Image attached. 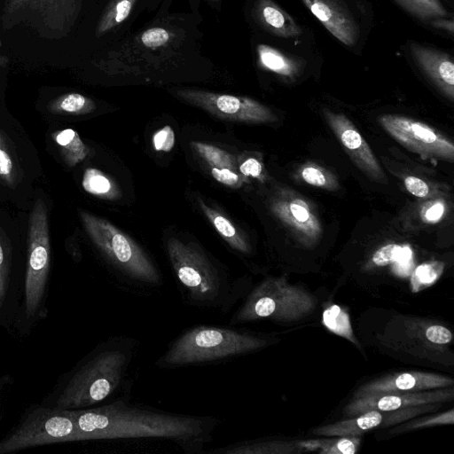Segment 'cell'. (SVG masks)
<instances>
[{
    "instance_id": "f546056e",
    "label": "cell",
    "mask_w": 454,
    "mask_h": 454,
    "mask_svg": "<svg viewBox=\"0 0 454 454\" xmlns=\"http://www.w3.org/2000/svg\"><path fill=\"white\" fill-rule=\"evenodd\" d=\"M190 145L210 168H228L238 171L236 157L229 152L203 142L192 141Z\"/></svg>"
},
{
    "instance_id": "44dd1931",
    "label": "cell",
    "mask_w": 454,
    "mask_h": 454,
    "mask_svg": "<svg viewBox=\"0 0 454 454\" xmlns=\"http://www.w3.org/2000/svg\"><path fill=\"white\" fill-rule=\"evenodd\" d=\"M198 203L220 236L236 251L249 254L251 246L245 235L225 215L207 206L201 199Z\"/></svg>"
},
{
    "instance_id": "f1b7e54d",
    "label": "cell",
    "mask_w": 454,
    "mask_h": 454,
    "mask_svg": "<svg viewBox=\"0 0 454 454\" xmlns=\"http://www.w3.org/2000/svg\"><path fill=\"white\" fill-rule=\"evenodd\" d=\"M450 207L447 197L427 199L417 205L414 215L420 224L432 225L442 221L450 212Z\"/></svg>"
},
{
    "instance_id": "52a82bcc",
    "label": "cell",
    "mask_w": 454,
    "mask_h": 454,
    "mask_svg": "<svg viewBox=\"0 0 454 454\" xmlns=\"http://www.w3.org/2000/svg\"><path fill=\"white\" fill-rule=\"evenodd\" d=\"M83 0H4V29L22 27L39 37L56 40L67 37L74 27Z\"/></svg>"
},
{
    "instance_id": "7bdbcfd3",
    "label": "cell",
    "mask_w": 454,
    "mask_h": 454,
    "mask_svg": "<svg viewBox=\"0 0 454 454\" xmlns=\"http://www.w3.org/2000/svg\"><path fill=\"white\" fill-rule=\"evenodd\" d=\"M9 269L4 251L0 241V301L3 303L8 288Z\"/></svg>"
},
{
    "instance_id": "6da1fadb",
    "label": "cell",
    "mask_w": 454,
    "mask_h": 454,
    "mask_svg": "<svg viewBox=\"0 0 454 454\" xmlns=\"http://www.w3.org/2000/svg\"><path fill=\"white\" fill-rule=\"evenodd\" d=\"M77 441L164 439L188 454L204 453L219 419L173 413L129 403L123 398L91 408L70 410Z\"/></svg>"
},
{
    "instance_id": "74e56055",
    "label": "cell",
    "mask_w": 454,
    "mask_h": 454,
    "mask_svg": "<svg viewBox=\"0 0 454 454\" xmlns=\"http://www.w3.org/2000/svg\"><path fill=\"white\" fill-rule=\"evenodd\" d=\"M409 248L407 246L387 244L380 247L372 255V261L377 266L395 263Z\"/></svg>"
},
{
    "instance_id": "5b68a950",
    "label": "cell",
    "mask_w": 454,
    "mask_h": 454,
    "mask_svg": "<svg viewBox=\"0 0 454 454\" xmlns=\"http://www.w3.org/2000/svg\"><path fill=\"white\" fill-rule=\"evenodd\" d=\"M80 218L92 243L126 281L144 290L162 283L161 274L152 259L125 232L83 210L80 211Z\"/></svg>"
},
{
    "instance_id": "4316f807",
    "label": "cell",
    "mask_w": 454,
    "mask_h": 454,
    "mask_svg": "<svg viewBox=\"0 0 454 454\" xmlns=\"http://www.w3.org/2000/svg\"><path fill=\"white\" fill-rule=\"evenodd\" d=\"M137 0H109L96 28L98 37L122 23L130 14Z\"/></svg>"
},
{
    "instance_id": "b9f144b4",
    "label": "cell",
    "mask_w": 454,
    "mask_h": 454,
    "mask_svg": "<svg viewBox=\"0 0 454 454\" xmlns=\"http://www.w3.org/2000/svg\"><path fill=\"white\" fill-rule=\"evenodd\" d=\"M393 270L399 277L409 276L412 270V251L409 247L406 252L393 263Z\"/></svg>"
},
{
    "instance_id": "bcb514c9",
    "label": "cell",
    "mask_w": 454,
    "mask_h": 454,
    "mask_svg": "<svg viewBox=\"0 0 454 454\" xmlns=\"http://www.w3.org/2000/svg\"><path fill=\"white\" fill-rule=\"evenodd\" d=\"M2 304H3V303L0 301V307L2 306Z\"/></svg>"
},
{
    "instance_id": "8fae6325",
    "label": "cell",
    "mask_w": 454,
    "mask_h": 454,
    "mask_svg": "<svg viewBox=\"0 0 454 454\" xmlns=\"http://www.w3.org/2000/svg\"><path fill=\"white\" fill-rule=\"evenodd\" d=\"M173 94L187 104L228 121L245 123H269L278 120L268 106L247 97L197 89H180L175 90Z\"/></svg>"
},
{
    "instance_id": "d4e9b609",
    "label": "cell",
    "mask_w": 454,
    "mask_h": 454,
    "mask_svg": "<svg viewBox=\"0 0 454 454\" xmlns=\"http://www.w3.org/2000/svg\"><path fill=\"white\" fill-rule=\"evenodd\" d=\"M82 185L88 193L105 200H117L121 192L115 183L104 172L94 168L85 169Z\"/></svg>"
},
{
    "instance_id": "836d02e7",
    "label": "cell",
    "mask_w": 454,
    "mask_h": 454,
    "mask_svg": "<svg viewBox=\"0 0 454 454\" xmlns=\"http://www.w3.org/2000/svg\"><path fill=\"white\" fill-rule=\"evenodd\" d=\"M410 13L420 19H431L448 15L440 0H395Z\"/></svg>"
},
{
    "instance_id": "ee69618b",
    "label": "cell",
    "mask_w": 454,
    "mask_h": 454,
    "mask_svg": "<svg viewBox=\"0 0 454 454\" xmlns=\"http://www.w3.org/2000/svg\"><path fill=\"white\" fill-rule=\"evenodd\" d=\"M434 25L440 28L449 30L451 34L453 33V22L452 20H436Z\"/></svg>"
},
{
    "instance_id": "5bb4252c",
    "label": "cell",
    "mask_w": 454,
    "mask_h": 454,
    "mask_svg": "<svg viewBox=\"0 0 454 454\" xmlns=\"http://www.w3.org/2000/svg\"><path fill=\"white\" fill-rule=\"evenodd\" d=\"M323 115L356 167L373 181L387 184L376 156L355 124L345 114L329 109H324Z\"/></svg>"
},
{
    "instance_id": "ac0fdd59",
    "label": "cell",
    "mask_w": 454,
    "mask_h": 454,
    "mask_svg": "<svg viewBox=\"0 0 454 454\" xmlns=\"http://www.w3.org/2000/svg\"><path fill=\"white\" fill-rule=\"evenodd\" d=\"M411 53L418 67L450 101L454 100V63L452 58L437 50L411 43Z\"/></svg>"
},
{
    "instance_id": "9c48e42d",
    "label": "cell",
    "mask_w": 454,
    "mask_h": 454,
    "mask_svg": "<svg viewBox=\"0 0 454 454\" xmlns=\"http://www.w3.org/2000/svg\"><path fill=\"white\" fill-rule=\"evenodd\" d=\"M50 233L47 207L39 198L28 220L27 263L25 278V308L33 317L43 300L50 269Z\"/></svg>"
},
{
    "instance_id": "e0dca14e",
    "label": "cell",
    "mask_w": 454,
    "mask_h": 454,
    "mask_svg": "<svg viewBox=\"0 0 454 454\" xmlns=\"http://www.w3.org/2000/svg\"><path fill=\"white\" fill-rule=\"evenodd\" d=\"M453 380L440 374L407 372L387 375L362 386L353 398L387 393L418 392L451 386Z\"/></svg>"
},
{
    "instance_id": "7c38bea8",
    "label": "cell",
    "mask_w": 454,
    "mask_h": 454,
    "mask_svg": "<svg viewBox=\"0 0 454 454\" xmlns=\"http://www.w3.org/2000/svg\"><path fill=\"white\" fill-rule=\"evenodd\" d=\"M378 121L387 133L408 150L425 157L453 161V142L428 124L399 114H383Z\"/></svg>"
},
{
    "instance_id": "1f68e13d",
    "label": "cell",
    "mask_w": 454,
    "mask_h": 454,
    "mask_svg": "<svg viewBox=\"0 0 454 454\" xmlns=\"http://www.w3.org/2000/svg\"><path fill=\"white\" fill-rule=\"evenodd\" d=\"M235 157L237 169L245 181L254 178L264 182L267 179L268 175L261 153L246 152Z\"/></svg>"
},
{
    "instance_id": "2e32d148",
    "label": "cell",
    "mask_w": 454,
    "mask_h": 454,
    "mask_svg": "<svg viewBox=\"0 0 454 454\" xmlns=\"http://www.w3.org/2000/svg\"><path fill=\"white\" fill-rule=\"evenodd\" d=\"M452 397V389L371 395L353 398L344 408V413L348 416H356L372 410L389 411L411 406L442 403L451 400Z\"/></svg>"
},
{
    "instance_id": "ffe728a7",
    "label": "cell",
    "mask_w": 454,
    "mask_h": 454,
    "mask_svg": "<svg viewBox=\"0 0 454 454\" xmlns=\"http://www.w3.org/2000/svg\"><path fill=\"white\" fill-rule=\"evenodd\" d=\"M254 15L264 29L278 36L291 37L301 33L291 17L271 0H256Z\"/></svg>"
},
{
    "instance_id": "4dcf8cb0",
    "label": "cell",
    "mask_w": 454,
    "mask_h": 454,
    "mask_svg": "<svg viewBox=\"0 0 454 454\" xmlns=\"http://www.w3.org/2000/svg\"><path fill=\"white\" fill-rule=\"evenodd\" d=\"M323 324L332 333L356 343L348 314L340 306L333 304L324 310Z\"/></svg>"
},
{
    "instance_id": "f35d334b",
    "label": "cell",
    "mask_w": 454,
    "mask_h": 454,
    "mask_svg": "<svg viewBox=\"0 0 454 454\" xmlns=\"http://www.w3.org/2000/svg\"><path fill=\"white\" fill-rule=\"evenodd\" d=\"M153 148L159 152H170L176 142L175 132L171 126L166 125L157 130L152 138Z\"/></svg>"
},
{
    "instance_id": "7a4b0ae2",
    "label": "cell",
    "mask_w": 454,
    "mask_h": 454,
    "mask_svg": "<svg viewBox=\"0 0 454 454\" xmlns=\"http://www.w3.org/2000/svg\"><path fill=\"white\" fill-rule=\"evenodd\" d=\"M167 253L189 305L226 313L242 297V284L232 279L197 244L172 238L167 242Z\"/></svg>"
},
{
    "instance_id": "d6986e66",
    "label": "cell",
    "mask_w": 454,
    "mask_h": 454,
    "mask_svg": "<svg viewBox=\"0 0 454 454\" xmlns=\"http://www.w3.org/2000/svg\"><path fill=\"white\" fill-rule=\"evenodd\" d=\"M311 13L339 41L353 45L357 28L348 11L334 0H302Z\"/></svg>"
},
{
    "instance_id": "9a60e30c",
    "label": "cell",
    "mask_w": 454,
    "mask_h": 454,
    "mask_svg": "<svg viewBox=\"0 0 454 454\" xmlns=\"http://www.w3.org/2000/svg\"><path fill=\"white\" fill-rule=\"evenodd\" d=\"M438 403L411 406L399 410L368 411L352 419L317 427L311 434L323 436H359L372 428L399 424L424 412L435 409Z\"/></svg>"
},
{
    "instance_id": "30bf717a",
    "label": "cell",
    "mask_w": 454,
    "mask_h": 454,
    "mask_svg": "<svg viewBox=\"0 0 454 454\" xmlns=\"http://www.w3.org/2000/svg\"><path fill=\"white\" fill-rule=\"evenodd\" d=\"M269 208L297 243L312 248L319 242L322 223L314 204L303 194L288 186L276 187L270 198Z\"/></svg>"
},
{
    "instance_id": "ba28073f",
    "label": "cell",
    "mask_w": 454,
    "mask_h": 454,
    "mask_svg": "<svg viewBox=\"0 0 454 454\" xmlns=\"http://www.w3.org/2000/svg\"><path fill=\"white\" fill-rule=\"evenodd\" d=\"M66 442H77L70 410L42 407L27 413L20 425L0 441V454Z\"/></svg>"
},
{
    "instance_id": "277c9868",
    "label": "cell",
    "mask_w": 454,
    "mask_h": 454,
    "mask_svg": "<svg viewBox=\"0 0 454 454\" xmlns=\"http://www.w3.org/2000/svg\"><path fill=\"white\" fill-rule=\"evenodd\" d=\"M267 345V340L249 332L217 325H194L172 340L155 364L160 369H174L211 364L243 356Z\"/></svg>"
},
{
    "instance_id": "3957f363",
    "label": "cell",
    "mask_w": 454,
    "mask_h": 454,
    "mask_svg": "<svg viewBox=\"0 0 454 454\" xmlns=\"http://www.w3.org/2000/svg\"><path fill=\"white\" fill-rule=\"evenodd\" d=\"M137 341L114 336L102 343L74 373L62 390L56 407L85 409L114 394L127 375Z\"/></svg>"
},
{
    "instance_id": "d590c367",
    "label": "cell",
    "mask_w": 454,
    "mask_h": 454,
    "mask_svg": "<svg viewBox=\"0 0 454 454\" xmlns=\"http://www.w3.org/2000/svg\"><path fill=\"white\" fill-rule=\"evenodd\" d=\"M405 189L413 196L422 200L447 197V193L440 184L429 183L415 176H406L403 177Z\"/></svg>"
},
{
    "instance_id": "e575fe53",
    "label": "cell",
    "mask_w": 454,
    "mask_h": 454,
    "mask_svg": "<svg viewBox=\"0 0 454 454\" xmlns=\"http://www.w3.org/2000/svg\"><path fill=\"white\" fill-rule=\"evenodd\" d=\"M330 440H314L316 449L325 454H354L358 450L361 438L359 436H339Z\"/></svg>"
},
{
    "instance_id": "484cf974",
    "label": "cell",
    "mask_w": 454,
    "mask_h": 454,
    "mask_svg": "<svg viewBox=\"0 0 454 454\" xmlns=\"http://www.w3.org/2000/svg\"><path fill=\"white\" fill-rule=\"evenodd\" d=\"M47 109L54 114L81 115L92 113L96 109L95 102L80 93L71 92L51 100Z\"/></svg>"
},
{
    "instance_id": "7402d4cb",
    "label": "cell",
    "mask_w": 454,
    "mask_h": 454,
    "mask_svg": "<svg viewBox=\"0 0 454 454\" xmlns=\"http://www.w3.org/2000/svg\"><path fill=\"white\" fill-rule=\"evenodd\" d=\"M51 138L58 146L60 156L68 167H74L84 160L90 153L89 147L73 129L57 130Z\"/></svg>"
},
{
    "instance_id": "cb8c5ba5",
    "label": "cell",
    "mask_w": 454,
    "mask_h": 454,
    "mask_svg": "<svg viewBox=\"0 0 454 454\" xmlns=\"http://www.w3.org/2000/svg\"><path fill=\"white\" fill-rule=\"evenodd\" d=\"M256 51L259 64L264 69L290 79L297 75L299 71L297 62L279 51L266 44H259Z\"/></svg>"
},
{
    "instance_id": "4fadbf2b",
    "label": "cell",
    "mask_w": 454,
    "mask_h": 454,
    "mask_svg": "<svg viewBox=\"0 0 454 454\" xmlns=\"http://www.w3.org/2000/svg\"><path fill=\"white\" fill-rule=\"evenodd\" d=\"M181 43V32L178 30L163 25L153 26L142 31L130 42L123 43L118 49L109 52L99 66L104 70L122 73L138 59L156 60L154 57H159L156 56L157 53L176 55Z\"/></svg>"
},
{
    "instance_id": "ab89813d",
    "label": "cell",
    "mask_w": 454,
    "mask_h": 454,
    "mask_svg": "<svg viewBox=\"0 0 454 454\" xmlns=\"http://www.w3.org/2000/svg\"><path fill=\"white\" fill-rule=\"evenodd\" d=\"M210 174L215 181L230 187L239 188L245 182L238 171L228 168H210Z\"/></svg>"
},
{
    "instance_id": "83f0119b",
    "label": "cell",
    "mask_w": 454,
    "mask_h": 454,
    "mask_svg": "<svg viewBox=\"0 0 454 454\" xmlns=\"http://www.w3.org/2000/svg\"><path fill=\"white\" fill-rule=\"evenodd\" d=\"M20 180V171L13 147L0 129V182L14 189Z\"/></svg>"
},
{
    "instance_id": "8992f818",
    "label": "cell",
    "mask_w": 454,
    "mask_h": 454,
    "mask_svg": "<svg viewBox=\"0 0 454 454\" xmlns=\"http://www.w3.org/2000/svg\"><path fill=\"white\" fill-rule=\"evenodd\" d=\"M315 307L313 296L289 285L285 278H267L246 296L231 317L230 324L234 325L266 318L297 321L309 315Z\"/></svg>"
},
{
    "instance_id": "d6a6232c",
    "label": "cell",
    "mask_w": 454,
    "mask_h": 454,
    "mask_svg": "<svg viewBox=\"0 0 454 454\" xmlns=\"http://www.w3.org/2000/svg\"><path fill=\"white\" fill-rule=\"evenodd\" d=\"M444 264L441 262H425L411 273V291L416 293L433 285L442 275Z\"/></svg>"
},
{
    "instance_id": "603a6c76",
    "label": "cell",
    "mask_w": 454,
    "mask_h": 454,
    "mask_svg": "<svg viewBox=\"0 0 454 454\" xmlns=\"http://www.w3.org/2000/svg\"><path fill=\"white\" fill-rule=\"evenodd\" d=\"M293 177L297 182L326 191H335L340 186L338 178L332 171L312 161L299 165L294 171Z\"/></svg>"
},
{
    "instance_id": "8d00e7d4",
    "label": "cell",
    "mask_w": 454,
    "mask_h": 454,
    "mask_svg": "<svg viewBox=\"0 0 454 454\" xmlns=\"http://www.w3.org/2000/svg\"><path fill=\"white\" fill-rule=\"evenodd\" d=\"M453 410H450L449 411L430 417L426 418L419 420H415L411 423H408L398 427H395L391 431V433H402L403 431L419 429L426 427H431L434 425H446V424H453L454 417H453Z\"/></svg>"
},
{
    "instance_id": "60d3db41",
    "label": "cell",
    "mask_w": 454,
    "mask_h": 454,
    "mask_svg": "<svg viewBox=\"0 0 454 454\" xmlns=\"http://www.w3.org/2000/svg\"><path fill=\"white\" fill-rule=\"evenodd\" d=\"M426 337L433 343L446 344L451 340L452 333L442 325H431L426 331Z\"/></svg>"
},
{
    "instance_id": "f6af8a7d",
    "label": "cell",
    "mask_w": 454,
    "mask_h": 454,
    "mask_svg": "<svg viewBox=\"0 0 454 454\" xmlns=\"http://www.w3.org/2000/svg\"><path fill=\"white\" fill-rule=\"evenodd\" d=\"M208 1H210L212 3H218L220 0H208Z\"/></svg>"
}]
</instances>
